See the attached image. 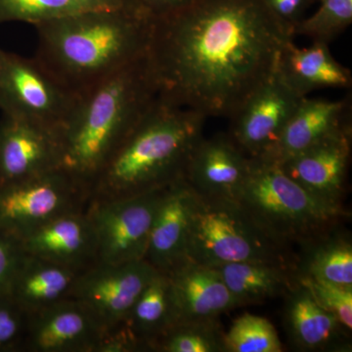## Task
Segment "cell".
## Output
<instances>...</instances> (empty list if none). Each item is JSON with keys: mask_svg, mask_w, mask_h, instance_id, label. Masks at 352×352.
Wrapping results in <instances>:
<instances>
[{"mask_svg": "<svg viewBox=\"0 0 352 352\" xmlns=\"http://www.w3.org/2000/svg\"><path fill=\"white\" fill-rule=\"evenodd\" d=\"M294 39L263 0H197L153 21L147 59L161 100L231 119Z\"/></svg>", "mask_w": 352, "mask_h": 352, "instance_id": "1", "label": "cell"}, {"mask_svg": "<svg viewBox=\"0 0 352 352\" xmlns=\"http://www.w3.org/2000/svg\"><path fill=\"white\" fill-rule=\"evenodd\" d=\"M34 29L36 57L80 94L147 55L153 20L135 7H122L75 14Z\"/></svg>", "mask_w": 352, "mask_h": 352, "instance_id": "2", "label": "cell"}, {"mask_svg": "<svg viewBox=\"0 0 352 352\" xmlns=\"http://www.w3.org/2000/svg\"><path fill=\"white\" fill-rule=\"evenodd\" d=\"M157 98L147 55L76 95L57 129L60 170L87 190Z\"/></svg>", "mask_w": 352, "mask_h": 352, "instance_id": "3", "label": "cell"}, {"mask_svg": "<svg viewBox=\"0 0 352 352\" xmlns=\"http://www.w3.org/2000/svg\"><path fill=\"white\" fill-rule=\"evenodd\" d=\"M206 120L157 97L95 176L88 201L138 195L184 177Z\"/></svg>", "mask_w": 352, "mask_h": 352, "instance_id": "4", "label": "cell"}, {"mask_svg": "<svg viewBox=\"0 0 352 352\" xmlns=\"http://www.w3.org/2000/svg\"><path fill=\"white\" fill-rule=\"evenodd\" d=\"M236 201L266 236L288 250L305 247L333 232L347 215L340 206L312 195L266 157H250L249 170Z\"/></svg>", "mask_w": 352, "mask_h": 352, "instance_id": "5", "label": "cell"}, {"mask_svg": "<svg viewBox=\"0 0 352 352\" xmlns=\"http://www.w3.org/2000/svg\"><path fill=\"white\" fill-rule=\"evenodd\" d=\"M289 258L288 250L266 236L237 201L196 193L187 261L215 268L242 261L296 264Z\"/></svg>", "mask_w": 352, "mask_h": 352, "instance_id": "6", "label": "cell"}, {"mask_svg": "<svg viewBox=\"0 0 352 352\" xmlns=\"http://www.w3.org/2000/svg\"><path fill=\"white\" fill-rule=\"evenodd\" d=\"M76 95L36 56H21L0 48L2 115L58 129L71 112Z\"/></svg>", "mask_w": 352, "mask_h": 352, "instance_id": "7", "label": "cell"}, {"mask_svg": "<svg viewBox=\"0 0 352 352\" xmlns=\"http://www.w3.org/2000/svg\"><path fill=\"white\" fill-rule=\"evenodd\" d=\"M164 188L88 201L85 212L96 239L97 263L120 264L145 259L153 220Z\"/></svg>", "mask_w": 352, "mask_h": 352, "instance_id": "8", "label": "cell"}, {"mask_svg": "<svg viewBox=\"0 0 352 352\" xmlns=\"http://www.w3.org/2000/svg\"><path fill=\"white\" fill-rule=\"evenodd\" d=\"M87 190L61 170L0 187V229L16 237L74 210H85Z\"/></svg>", "mask_w": 352, "mask_h": 352, "instance_id": "9", "label": "cell"}, {"mask_svg": "<svg viewBox=\"0 0 352 352\" xmlns=\"http://www.w3.org/2000/svg\"><path fill=\"white\" fill-rule=\"evenodd\" d=\"M156 272L145 259L120 264L96 263L78 273L69 298L90 309L107 333L126 319Z\"/></svg>", "mask_w": 352, "mask_h": 352, "instance_id": "10", "label": "cell"}, {"mask_svg": "<svg viewBox=\"0 0 352 352\" xmlns=\"http://www.w3.org/2000/svg\"><path fill=\"white\" fill-rule=\"evenodd\" d=\"M302 98L284 82L275 68L231 118L229 135L248 157L263 156L277 142Z\"/></svg>", "mask_w": 352, "mask_h": 352, "instance_id": "11", "label": "cell"}, {"mask_svg": "<svg viewBox=\"0 0 352 352\" xmlns=\"http://www.w3.org/2000/svg\"><path fill=\"white\" fill-rule=\"evenodd\" d=\"M105 329L90 309L68 298L28 314L24 352H99Z\"/></svg>", "mask_w": 352, "mask_h": 352, "instance_id": "12", "label": "cell"}, {"mask_svg": "<svg viewBox=\"0 0 352 352\" xmlns=\"http://www.w3.org/2000/svg\"><path fill=\"white\" fill-rule=\"evenodd\" d=\"M178 322L170 278L157 271L126 319L106 333L99 352L153 351Z\"/></svg>", "mask_w": 352, "mask_h": 352, "instance_id": "13", "label": "cell"}, {"mask_svg": "<svg viewBox=\"0 0 352 352\" xmlns=\"http://www.w3.org/2000/svg\"><path fill=\"white\" fill-rule=\"evenodd\" d=\"M60 170L57 129L2 115L0 187Z\"/></svg>", "mask_w": 352, "mask_h": 352, "instance_id": "14", "label": "cell"}, {"mask_svg": "<svg viewBox=\"0 0 352 352\" xmlns=\"http://www.w3.org/2000/svg\"><path fill=\"white\" fill-rule=\"evenodd\" d=\"M351 124L340 127L305 151L278 162L294 182L331 205L342 207L351 155Z\"/></svg>", "mask_w": 352, "mask_h": 352, "instance_id": "15", "label": "cell"}, {"mask_svg": "<svg viewBox=\"0 0 352 352\" xmlns=\"http://www.w3.org/2000/svg\"><path fill=\"white\" fill-rule=\"evenodd\" d=\"M18 239L25 254L76 272L97 263L96 239L85 208L59 215Z\"/></svg>", "mask_w": 352, "mask_h": 352, "instance_id": "16", "label": "cell"}, {"mask_svg": "<svg viewBox=\"0 0 352 352\" xmlns=\"http://www.w3.org/2000/svg\"><path fill=\"white\" fill-rule=\"evenodd\" d=\"M249 163L229 134L203 138L189 157L184 178L198 195L236 201Z\"/></svg>", "mask_w": 352, "mask_h": 352, "instance_id": "17", "label": "cell"}, {"mask_svg": "<svg viewBox=\"0 0 352 352\" xmlns=\"http://www.w3.org/2000/svg\"><path fill=\"white\" fill-rule=\"evenodd\" d=\"M196 193L184 177L166 186L155 214L145 261L170 275L187 261L190 222Z\"/></svg>", "mask_w": 352, "mask_h": 352, "instance_id": "18", "label": "cell"}, {"mask_svg": "<svg viewBox=\"0 0 352 352\" xmlns=\"http://www.w3.org/2000/svg\"><path fill=\"white\" fill-rule=\"evenodd\" d=\"M179 322L217 321L238 307L219 270L187 261L168 275Z\"/></svg>", "mask_w": 352, "mask_h": 352, "instance_id": "19", "label": "cell"}, {"mask_svg": "<svg viewBox=\"0 0 352 352\" xmlns=\"http://www.w3.org/2000/svg\"><path fill=\"white\" fill-rule=\"evenodd\" d=\"M351 102L303 97L287 120L274 146L263 156L277 162L305 151L310 146L351 124Z\"/></svg>", "mask_w": 352, "mask_h": 352, "instance_id": "20", "label": "cell"}, {"mask_svg": "<svg viewBox=\"0 0 352 352\" xmlns=\"http://www.w3.org/2000/svg\"><path fill=\"white\" fill-rule=\"evenodd\" d=\"M276 71L284 82L300 97L323 88L351 87V71L333 58L329 44L312 43L298 47L294 39L282 47Z\"/></svg>", "mask_w": 352, "mask_h": 352, "instance_id": "21", "label": "cell"}, {"mask_svg": "<svg viewBox=\"0 0 352 352\" xmlns=\"http://www.w3.org/2000/svg\"><path fill=\"white\" fill-rule=\"evenodd\" d=\"M78 273L24 252L8 295L25 314H34L69 298Z\"/></svg>", "mask_w": 352, "mask_h": 352, "instance_id": "22", "label": "cell"}, {"mask_svg": "<svg viewBox=\"0 0 352 352\" xmlns=\"http://www.w3.org/2000/svg\"><path fill=\"white\" fill-rule=\"evenodd\" d=\"M217 268L238 307L286 295L298 282L294 263L242 261Z\"/></svg>", "mask_w": 352, "mask_h": 352, "instance_id": "23", "label": "cell"}, {"mask_svg": "<svg viewBox=\"0 0 352 352\" xmlns=\"http://www.w3.org/2000/svg\"><path fill=\"white\" fill-rule=\"evenodd\" d=\"M286 296L285 320L292 340L300 349H326L340 339L342 330H346L335 315L320 307L298 282Z\"/></svg>", "mask_w": 352, "mask_h": 352, "instance_id": "24", "label": "cell"}, {"mask_svg": "<svg viewBox=\"0 0 352 352\" xmlns=\"http://www.w3.org/2000/svg\"><path fill=\"white\" fill-rule=\"evenodd\" d=\"M307 248L303 259L296 263V276H307L352 289L351 240L333 232Z\"/></svg>", "mask_w": 352, "mask_h": 352, "instance_id": "25", "label": "cell"}, {"mask_svg": "<svg viewBox=\"0 0 352 352\" xmlns=\"http://www.w3.org/2000/svg\"><path fill=\"white\" fill-rule=\"evenodd\" d=\"M138 7L132 0H0V25H36L75 14L101 9Z\"/></svg>", "mask_w": 352, "mask_h": 352, "instance_id": "26", "label": "cell"}, {"mask_svg": "<svg viewBox=\"0 0 352 352\" xmlns=\"http://www.w3.org/2000/svg\"><path fill=\"white\" fill-rule=\"evenodd\" d=\"M224 351L281 352L279 336L271 322L258 315L245 314L233 321L223 333Z\"/></svg>", "mask_w": 352, "mask_h": 352, "instance_id": "27", "label": "cell"}, {"mask_svg": "<svg viewBox=\"0 0 352 352\" xmlns=\"http://www.w3.org/2000/svg\"><path fill=\"white\" fill-rule=\"evenodd\" d=\"M153 351H224L223 333L217 321L180 322L157 340Z\"/></svg>", "mask_w": 352, "mask_h": 352, "instance_id": "28", "label": "cell"}, {"mask_svg": "<svg viewBox=\"0 0 352 352\" xmlns=\"http://www.w3.org/2000/svg\"><path fill=\"white\" fill-rule=\"evenodd\" d=\"M311 16L296 25L294 36H303L314 43H327L344 32L352 22V0H318Z\"/></svg>", "mask_w": 352, "mask_h": 352, "instance_id": "29", "label": "cell"}, {"mask_svg": "<svg viewBox=\"0 0 352 352\" xmlns=\"http://www.w3.org/2000/svg\"><path fill=\"white\" fill-rule=\"evenodd\" d=\"M298 282L310 292L316 302L327 310L346 329H352V289L307 276H296Z\"/></svg>", "mask_w": 352, "mask_h": 352, "instance_id": "30", "label": "cell"}, {"mask_svg": "<svg viewBox=\"0 0 352 352\" xmlns=\"http://www.w3.org/2000/svg\"><path fill=\"white\" fill-rule=\"evenodd\" d=\"M28 314L12 298L0 296V352L23 351Z\"/></svg>", "mask_w": 352, "mask_h": 352, "instance_id": "31", "label": "cell"}, {"mask_svg": "<svg viewBox=\"0 0 352 352\" xmlns=\"http://www.w3.org/2000/svg\"><path fill=\"white\" fill-rule=\"evenodd\" d=\"M23 254L19 239L0 229V296L8 294Z\"/></svg>", "mask_w": 352, "mask_h": 352, "instance_id": "32", "label": "cell"}, {"mask_svg": "<svg viewBox=\"0 0 352 352\" xmlns=\"http://www.w3.org/2000/svg\"><path fill=\"white\" fill-rule=\"evenodd\" d=\"M270 12L291 38L314 0H263Z\"/></svg>", "mask_w": 352, "mask_h": 352, "instance_id": "33", "label": "cell"}, {"mask_svg": "<svg viewBox=\"0 0 352 352\" xmlns=\"http://www.w3.org/2000/svg\"><path fill=\"white\" fill-rule=\"evenodd\" d=\"M138 10L153 21L163 19L195 3L197 0H132Z\"/></svg>", "mask_w": 352, "mask_h": 352, "instance_id": "34", "label": "cell"}, {"mask_svg": "<svg viewBox=\"0 0 352 352\" xmlns=\"http://www.w3.org/2000/svg\"><path fill=\"white\" fill-rule=\"evenodd\" d=\"M314 1H318V0H314Z\"/></svg>", "mask_w": 352, "mask_h": 352, "instance_id": "35", "label": "cell"}]
</instances>
